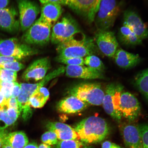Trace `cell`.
<instances>
[{"label":"cell","instance_id":"6da1fadb","mask_svg":"<svg viewBox=\"0 0 148 148\" xmlns=\"http://www.w3.org/2000/svg\"><path fill=\"white\" fill-rule=\"evenodd\" d=\"M79 139L86 144L99 143L107 138L110 127L105 120L97 116H90L79 122L74 127Z\"/></svg>","mask_w":148,"mask_h":148},{"label":"cell","instance_id":"7a4b0ae2","mask_svg":"<svg viewBox=\"0 0 148 148\" xmlns=\"http://www.w3.org/2000/svg\"><path fill=\"white\" fill-rule=\"evenodd\" d=\"M97 46L92 39L84 37L81 39L74 38L58 44V57L62 58H83L95 53Z\"/></svg>","mask_w":148,"mask_h":148},{"label":"cell","instance_id":"3957f363","mask_svg":"<svg viewBox=\"0 0 148 148\" xmlns=\"http://www.w3.org/2000/svg\"><path fill=\"white\" fill-rule=\"evenodd\" d=\"M70 95L75 96L81 101L95 106L102 104L105 92L98 83H81L70 90Z\"/></svg>","mask_w":148,"mask_h":148},{"label":"cell","instance_id":"277c9868","mask_svg":"<svg viewBox=\"0 0 148 148\" xmlns=\"http://www.w3.org/2000/svg\"><path fill=\"white\" fill-rule=\"evenodd\" d=\"M120 11L116 0H101L96 18L97 29L110 30L113 27Z\"/></svg>","mask_w":148,"mask_h":148},{"label":"cell","instance_id":"5b68a950","mask_svg":"<svg viewBox=\"0 0 148 148\" xmlns=\"http://www.w3.org/2000/svg\"><path fill=\"white\" fill-rule=\"evenodd\" d=\"M80 32L78 25L73 18L64 16L53 25L51 40L53 44H59L74 38Z\"/></svg>","mask_w":148,"mask_h":148},{"label":"cell","instance_id":"8992f818","mask_svg":"<svg viewBox=\"0 0 148 148\" xmlns=\"http://www.w3.org/2000/svg\"><path fill=\"white\" fill-rule=\"evenodd\" d=\"M123 90V87L120 85L111 83L107 85L102 104L105 112L118 122L120 121L122 117L120 100Z\"/></svg>","mask_w":148,"mask_h":148},{"label":"cell","instance_id":"52a82bcc","mask_svg":"<svg viewBox=\"0 0 148 148\" xmlns=\"http://www.w3.org/2000/svg\"><path fill=\"white\" fill-rule=\"evenodd\" d=\"M52 27L38 19L27 29L23 37V40L28 45H45L51 40Z\"/></svg>","mask_w":148,"mask_h":148},{"label":"cell","instance_id":"ba28073f","mask_svg":"<svg viewBox=\"0 0 148 148\" xmlns=\"http://www.w3.org/2000/svg\"><path fill=\"white\" fill-rule=\"evenodd\" d=\"M35 52L30 46L21 43L16 38L0 40V55L14 57L19 60Z\"/></svg>","mask_w":148,"mask_h":148},{"label":"cell","instance_id":"9c48e42d","mask_svg":"<svg viewBox=\"0 0 148 148\" xmlns=\"http://www.w3.org/2000/svg\"><path fill=\"white\" fill-rule=\"evenodd\" d=\"M101 0H64L65 5H68L82 16L89 23L95 20Z\"/></svg>","mask_w":148,"mask_h":148},{"label":"cell","instance_id":"30bf717a","mask_svg":"<svg viewBox=\"0 0 148 148\" xmlns=\"http://www.w3.org/2000/svg\"><path fill=\"white\" fill-rule=\"evenodd\" d=\"M20 14V23L23 31L27 30L34 22L40 13L39 7L30 0H18Z\"/></svg>","mask_w":148,"mask_h":148},{"label":"cell","instance_id":"8fae6325","mask_svg":"<svg viewBox=\"0 0 148 148\" xmlns=\"http://www.w3.org/2000/svg\"><path fill=\"white\" fill-rule=\"evenodd\" d=\"M95 40L97 47L103 54L109 57L114 56L118 49V43L113 32L97 29Z\"/></svg>","mask_w":148,"mask_h":148},{"label":"cell","instance_id":"7c38bea8","mask_svg":"<svg viewBox=\"0 0 148 148\" xmlns=\"http://www.w3.org/2000/svg\"><path fill=\"white\" fill-rule=\"evenodd\" d=\"M120 108L122 117L129 121L136 120L140 115V107L136 98L128 92H121L120 100Z\"/></svg>","mask_w":148,"mask_h":148},{"label":"cell","instance_id":"4fadbf2b","mask_svg":"<svg viewBox=\"0 0 148 148\" xmlns=\"http://www.w3.org/2000/svg\"><path fill=\"white\" fill-rule=\"evenodd\" d=\"M51 66L50 60L47 57L34 61L23 74L22 78L26 81H38L45 77Z\"/></svg>","mask_w":148,"mask_h":148},{"label":"cell","instance_id":"5bb4252c","mask_svg":"<svg viewBox=\"0 0 148 148\" xmlns=\"http://www.w3.org/2000/svg\"><path fill=\"white\" fill-rule=\"evenodd\" d=\"M123 24L129 27L140 40L148 38V28L147 25L136 12L130 10L123 13Z\"/></svg>","mask_w":148,"mask_h":148},{"label":"cell","instance_id":"9a60e30c","mask_svg":"<svg viewBox=\"0 0 148 148\" xmlns=\"http://www.w3.org/2000/svg\"><path fill=\"white\" fill-rule=\"evenodd\" d=\"M17 15L14 8L0 9V29L9 33L17 32L20 27V22L16 18Z\"/></svg>","mask_w":148,"mask_h":148},{"label":"cell","instance_id":"2e32d148","mask_svg":"<svg viewBox=\"0 0 148 148\" xmlns=\"http://www.w3.org/2000/svg\"><path fill=\"white\" fill-rule=\"evenodd\" d=\"M66 76L71 78L87 79H104L103 73L84 66H67L65 67Z\"/></svg>","mask_w":148,"mask_h":148},{"label":"cell","instance_id":"e0dca14e","mask_svg":"<svg viewBox=\"0 0 148 148\" xmlns=\"http://www.w3.org/2000/svg\"><path fill=\"white\" fill-rule=\"evenodd\" d=\"M120 129L126 148H144L138 125H125Z\"/></svg>","mask_w":148,"mask_h":148},{"label":"cell","instance_id":"ac0fdd59","mask_svg":"<svg viewBox=\"0 0 148 148\" xmlns=\"http://www.w3.org/2000/svg\"><path fill=\"white\" fill-rule=\"evenodd\" d=\"M75 96L71 95L61 100L57 105L59 112L66 114H74L82 112L88 105Z\"/></svg>","mask_w":148,"mask_h":148},{"label":"cell","instance_id":"d6986e66","mask_svg":"<svg viewBox=\"0 0 148 148\" xmlns=\"http://www.w3.org/2000/svg\"><path fill=\"white\" fill-rule=\"evenodd\" d=\"M65 71V67L64 66H61L45 76L40 82L35 84L21 83L20 84L21 87L20 92L29 99L31 96L38 89L43 87L51 79L62 75L64 73Z\"/></svg>","mask_w":148,"mask_h":148},{"label":"cell","instance_id":"ffe728a7","mask_svg":"<svg viewBox=\"0 0 148 148\" xmlns=\"http://www.w3.org/2000/svg\"><path fill=\"white\" fill-rule=\"evenodd\" d=\"M46 127L49 131L55 132L57 138L60 140H80L75 130L66 124L60 122H49Z\"/></svg>","mask_w":148,"mask_h":148},{"label":"cell","instance_id":"44dd1931","mask_svg":"<svg viewBox=\"0 0 148 148\" xmlns=\"http://www.w3.org/2000/svg\"><path fill=\"white\" fill-rule=\"evenodd\" d=\"M42 5L40 16L38 19L53 27L62 14V5L54 3Z\"/></svg>","mask_w":148,"mask_h":148},{"label":"cell","instance_id":"7402d4cb","mask_svg":"<svg viewBox=\"0 0 148 148\" xmlns=\"http://www.w3.org/2000/svg\"><path fill=\"white\" fill-rule=\"evenodd\" d=\"M113 57L117 65L125 69L135 67L142 60L138 55L128 52L121 49H117Z\"/></svg>","mask_w":148,"mask_h":148},{"label":"cell","instance_id":"603a6c76","mask_svg":"<svg viewBox=\"0 0 148 148\" xmlns=\"http://www.w3.org/2000/svg\"><path fill=\"white\" fill-rule=\"evenodd\" d=\"M118 38L120 43L125 46H134L142 43V40L130 28L124 25L120 28L118 33Z\"/></svg>","mask_w":148,"mask_h":148},{"label":"cell","instance_id":"cb8c5ba5","mask_svg":"<svg viewBox=\"0 0 148 148\" xmlns=\"http://www.w3.org/2000/svg\"><path fill=\"white\" fill-rule=\"evenodd\" d=\"M49 97V92L47 88L42 87L35 92L29 99L30 107L41 108L44 106Z\"/></svg>","mask_w":148,"mask_h":148},{"label":"cell","instance_id":"d4e9b609","mask_svg":"<svg viewBox=\"0 0 148 148\" xmlns=\"http://www.w3.org/2000/svg\"><path fill=\"white\" fill-rule=\"evenodd\" d=\"M5 140L14 148H23L29 143L28 138L23 131L9 133Z\"/></svg>","mask_w":148,"mask_h":148},{"label":"cell","instance_id":"484cf974","mask_svg":"<svg viewBox=\"0 0 148 148\" xmlns=\"http://www.w3.org/2000/svg\"><path fill=\"white\" fill-rule=\"evenodd\" d=\"M135 85L148 101V68L140 72L135 79Z\"/></svg>","mask_w":148,"mask_h":148},{"label":"cell","instance_id":"4316f807","mask_svg":"<svg viewBox=\"0 0 148 148\" xmlns=\"http://www.w3.org/2000/svg\"><path fill=\"white\" fill-rule=\"evenodd\" d=\"M84 64L88 67L103 73L104 71V64L99 57L93 55L88 56L84 59Z\"/></svg>","mask_w":148,"mask_h":148},{"label":"cell","instance_id":"83f0119b","mask_svg":"<svg viewBox=\"0 0 148 148\" xmlns=\"http://www.w3.org/2000/svg\"><path fill=\"white\" fill-rule=\"evenodd\" d=\"M8 107L5 105L0 110V131L4 130L7 127L13 124L16 121L8 115L7 112Z\"/></svg>","mask_w":148,"mask_h":148},{"label":"cell","instance_id":"f1b7e54d","mask_svg":"<svg viewBox=\"0 0 148 148\" xmlns=\"http://www.w3.org/2000/svg\"><path fill=\"white\" fill-rule=\"evenodd\" d=\"M53 148H89L85 143L77 140H60Z\"/></svg>","mask_w":148,"mask_h":148},{"label":"cell","instance_id":"f546056e","mask_svg":"<svg viewBox=\"0 0 148 148\" xmlns=\"http://www.w3.org/2000/svg\"><path fill=\"white\" fill-rule=\"evenodd\" d=\"M16 77V72L0 68V80L4 82H15Z\"/></svg>","mask_w":148,"mask_h":148},{"label":"cell","instance_id":"4dcf8cb0","mask_svg":"<svg viewBox=\"0 0 148 148\" xmlns=\"http://www.w3.org/2000/svg\"><path fill=\"white\" fill-rule=\"evenodd\" d=\"M56 60L67 66H84V59L83 58H62L57 56Z\"/></svg>","mask_w":148,"mask_h":148},{"label":"cell","instance_id":"1f68e13d","mask_svg":"<svg viewBox=\"0 0 148 148\" xmlns=\"http://www.w3.org/2000/svg\"><path fill=\"white\" fill-rule=\"evenodd\" d=\"M14 82H4L0 80V91L3 92L7 101L12 96Z\"/></svg>","mask_w":148,"mask_h":148},{"label":"cell","instance_id":"d6a6232c","mask_svg":"<svg viewBox=\"0 0 148 148\" xmlns=\"http://www.w3.org/2000/svg\"><path fill=\"white\" fill-rule=\"evenodd\" d=\"M56 134L52 131L46 132L41 136L42 142L49 145H56L58 142Z\"/></svg>","mask_w":148,"mask_h":148},{"label":"cell","instance_id":"836d02e7","mask_svg":"<svg viewBox=\"0 0 148 148\" xmlns=\"http://www.w3.org/2000/svg\"><path fill=\"white\" fill-rule=\"evenodd\" d=\"M144 148H148V123L138 125Z\"/></svg>","mask_w":148,"mask_h":148},{"label":"cell","instance_id":"e575fe53","mask_svg":"<svg viewBox=\"0 0 148 148\" xmlns=\"http://www.w3.org/2000/svg\"><path fill=\"white\" fill-rule=\"evenodd\" d=\"M25 67V66L18 61L8 63L3 65L1 68L12 70L13 71H18Z\"/></svg>","mask_w":148,"mask_h":148},{"label":"cell","instance_id":"d590c367","mask_svg":"<svg viewBox=\"0 0 148 148\" xmlns=\"http://www.w3.org/2000/svg\"><path fill=\"white\" fill-rule=\"evenodd\" d=\"M18 60L15 57L0 55V68L8 63L16 62Z\"/></svg>","mask_w":148,"mask_h":148},{"label":"cell","instance_id":"8d00e7d4","mask_svg":"<svg viewBox=\"0 0 148 148\" xmlns=\"http://www.w3.org/2000/svg\"><path fill=\"white\" fill-rule=\"evenodd\" d=\"M8 108L10 107L18 111V101L16 98L11 97L8 100Z\"/></svg>","mask_w":148,"mask_h":148},{"label":"cell","instance_id":"74e56055","mask_svg":"<svg viewBox=\"0 0 148 148\" xmlns=\"http://www.w3.org/2000/svg\"><path fill=\"white\" fill-rule=\"evenodd\" d=\"M21 87L20 84L16 82H14V85L13 90L12 96L11 97L17 98L20 92Z\"/></svg>","mask_w":148,"mask_h":148},{"label":"cell","instance_id":"f35d334b","mask_svg":"<svg viewBox=\"0 0 148 148\" xmlns=\"http://www.w3.org/2000/svg\"><path fill=\"white\" fill-rule=\"evenodd\" d=\"M102 148H123L116 144L109 141H105L102 144Z\"/></svg>","mask_w":148,"mask_h":148},{"label":"cell","instance_id":"ab89813d","mask_svg":"<svg viewBox=\"0 0 148 148\" xmlns=\"http://www.w3.org/2000/svg\"><path fill=\"white\" fill-rule=\"evenodd\" d=\"M42 5L49 3H58L61 5H65L64 0H39Z\"/></svg>","mask_w":148,"mask_h":148},{"label":"cell","instance_id":"60d3db41","mask_svg":"<svg viewBox=\"0 0 148 148\" xmlns=\"http://www.w3.org/2000/svg\"><path fill=\"white\" fill-rule=\"evenodd\" d=\"M7 101L3 92L0 91V110L3 108L5 105L8 103Z\"/></svg>","mask_w":148,"mask_h":148},{"label":"cell","instance_id":"b9f144b4","mask_svg":"<svg viewBox=\"0 0 148 148\" xmlns=\"http://www.w3.org/2000/svg\"><path fill=\"white\" fill-rule=\"evenodd\" d=\"M8 134V132L5 130L0 131V148L2 147Z\"/></svg>","mask_w":148,"mask_h":148},{"label":"cell","instance_id":"7bdbcfd3","mask_svg":"<svg viewBox=\"0 0 148 148\" xmlns=\"http://www.w3.org/2000/svg\"><path fill=\"white\" fill-rule=\"evenodd\" d=\"M10 1V0H0V9L6 8Z\"/></svg>","mask_w":148,"mask_h":148},{"label":"cell","instance_id":"ee69618b","mask_svg":"<svg viewBox=\"0 0 148 148\" xmlns=\"http://www.w3.org/2000/svg\"><path fill=\"white\" fill-rule=\"evenodd\" d=\"M23 148H38V145L36 142H32L31 143L27 144Z\"/></svg>","mask_w":148,"mask_h":148},{"label":"cell","instance_id":"f6af8a7d","mask_svg":"<svg viewBox=\"0 0 148 148\" xmlns=\"http://www.w3.org/2000/svg\"><path fill=\"white\" fill-rule=\"evenodd\" d=\"M1 148H14L9 144L6 141V140H5L3 142Z\"/></svg>","mask_w":148,"mask_h":148},{"label":"cell","instance_id":"bcb514c9","mask_svg":"<svg viewBox=\"0 0 148 148\" xmlns=\"http://www.w3.org/2000/svg\"><path fill=\"white\" fill-rule=\"evenodd\" d=\"M38 148H51V147L47 144L42 143L39 146Z\"/></svg>","mask_w":148,"mask_h":148},{"label":"cell","instance_id":"7dc6e473","mask_svg":"<svg viewBox=\"0 0 148 148\" xmlns=\"http://www.w3.org/2000/svg\"><path fill=\"white\" fill-rule=\"evenodd\" d=\"M0 90H1V88H0Z\"/></svg>","mask_w":148,"mask_h":148}]
</instances>
